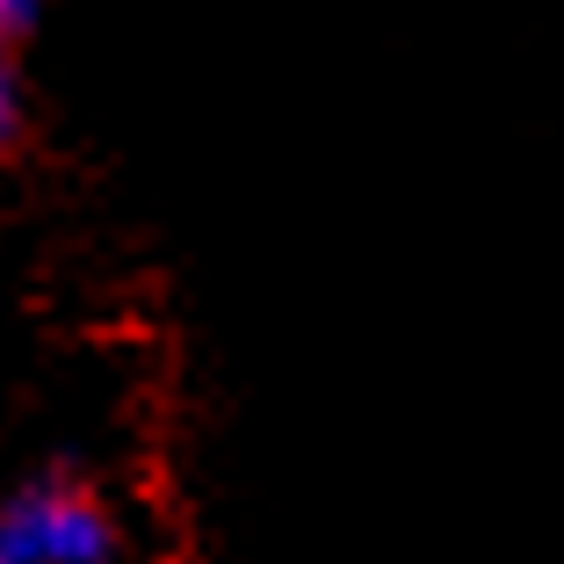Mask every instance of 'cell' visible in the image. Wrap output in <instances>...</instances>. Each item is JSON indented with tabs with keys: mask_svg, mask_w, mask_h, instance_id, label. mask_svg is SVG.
<instances>
[{
	"mask_svg": "<svg viewBox=\"0 0 564 564\" xmlns=\"http://www.w3.org/2000/svg\"><path fill=\"white\" fill-rule=\"evenodd\" d=\"M22 138V73H15V58L0 51V152Z\"/></svg>",
	"mask_w": 564,
	"mask_h": 564,
	"instance_id": "7a4b0ae2",
	"label": "cell"
},
{
	"mask_svg": "<svg viewBox=\"0 0 564 564\" xmlns=\"http://www.w3.org/2000/svg\"><path fill=\"white\" fill-rule=\"evenodd\" d=\"M36 15H44V0H0V44L8 36H30Z\"/></svg>",
	"mask_w": 564,
	"mask_h": 564,
	"instance_id": "3957f363",
	"label": "cell"
},
{
	"mask_svg": "<svg viewBox=\"0 0 564 564\" xmlns=\"http://www.w3.org/2000/svg\"><path fill=\"white\" fill-rule=\"evenodd\" d=\"M109 557H117V521L66 470H44L0 499V564H109Z\"/></svg>",
	"mask_w": 564,
	"mask_h": 564,
	"instance_id": "6da1fadb",
	"label": "cell"
}]
</instances>
